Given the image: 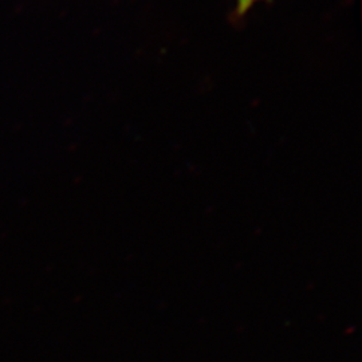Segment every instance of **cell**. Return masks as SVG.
Instances as JSON below:
<instances>
[{"label":"cell","instance_id":"1","mask_svg":"<svg viewBox=\"0 0 362 362\" xmlns=\"http://www.w3.org/2000/svg\"><path fill=\"white\" fill-rule=\"evenodd\" d=\"M262 1H270V0H233V6H235L233 7V18L243 19L247 13Z\"/></svg>","mask_w":362,"mask_h":362}]
</instances>
